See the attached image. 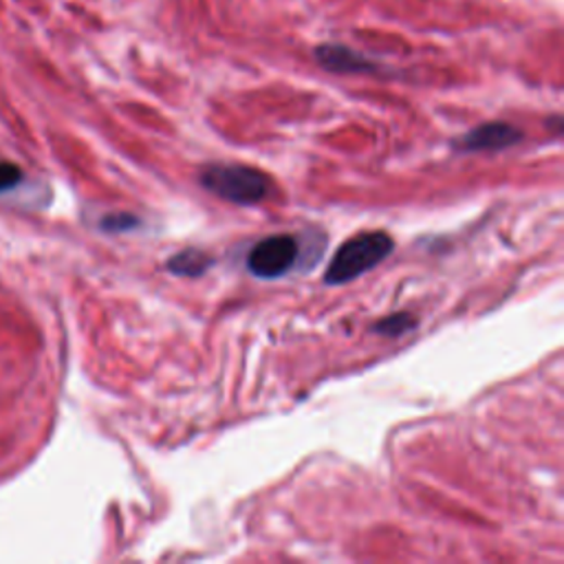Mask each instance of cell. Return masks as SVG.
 Here are the masks:
<instances>
[{
  "mask_svg": "<svg viewBox=\"0 0 564 564\" xmlns=\"http://www.w3.org/2000/svg\"><path fill=\"white\" fill-rule=\"evenodd\" d=\"M392 248L394 243L386 231H364L349 238L327 267L325 283L344 285L360 278L362 274L375 270L392 252Z\"/></svg>",
  "mask_w": 564,
  "mask_h": 564,
  "instance_id": "obj_1",
  "label": "cell"
},
{
  "mask_svg": "<svg viewBox=\"0 0 564 564\" xmlns=\"http://www.w3.org/2000/svg\"><path fill=\"white\" fill-rule=\"evenodd\" d=\"M201 186L218 199L236 205H254L270 197L272 181L256 168L238 164H216L201 173Z\"/></svg>",
  "mask_w": 564,
  "mask_h": 564,
  "instance_id": "obj_2",
  "label": "cell"
},
{
  "mask_svg": "<svg viewBox=\"0 0 564 564\" xmlns=\"http://www.w3.org/2000/svg\"><path fill=\"white\" fill-rule=\"evenodd\" d=\"M300 256L298 238L289 234L267 236L252 248L248 256V270L263 280H274L287 274Z\"/></svg>",
  "mask_w": 564,
  "mask_h": 564,
  "instance_id": "obj_3",
  "label": "cell"
},
{
  "mask_svg": "<svg viewBox=\"0 0 564 564\" xmlns=\"http://www.w3.org/2000/svg\"><path fill=\"white\" fill-rule=\"evenodd\" d=\"M523 139V133L505 122H488L482 126L472 128L461 139H456V148L465 152H480V150H503Z\"/></svg>",
  "mask_w": 564,
  "mask_h": 564,
  "instance_id": "obj_4",
  "label": "cell"
},
{
  "mask_svg": "<svg viewBox=\"0 0 564 564\" xmlns=\"http://www.w3.org/2000/svg\"><path fill=\"white\" fill-rule=\"evenodd\" d=\"M315 62L325 68V71H331V73H340V75H347V73H375L377 71V64L351 49V47H344V45H319L315 51Z\"/></svg>",
  "mask_w": 564,
  "mask_h": 564,
  "instance_id": "obj_5",
  "label": "cell"
},
{
  "mask_svg": "<svg viewBox=\"0 0 564 564\" xmlns=\"http://www.w3.org/2000/svg\"><path fill=\"white\" fill-rule=\"evenodd\" d=\"M166 267H168V272L175 274V276L197 278V276L205 274V272L212 267V259H210L205 252L190 248V250H184V252H179L177 256H173Z\"/></svg>",
  "mask_w": 564,
  "mask_h": 564,
  "instance_id": "obj_6",
  "label": "cell"
},
{
  "mask_svg": "<svg viewBox=\"0 0 564 564\" xmlns=\"http://www.w3.org/2000/svg\"><path fill=\"white\" fill-rule=\"evenodd\" d=\"M415 327V317L409 313H394L384 317L381 322L373 327L377 334L388 336V338H397V336H404L406 331H411Z\"/></svg>",
  "mask_w": 564,
  "mask_h": 564,
  "instance_id": "obj_7",
  "label": "cell"
},
{
  "mask_svg": "<svg viewBox=\"0 0 564 564\" xmlns=\"http://www.w3.org/2000/svg\"><path fill=\"white\" fill-rule=\"evenodd\" d=\"M139 225V218L133 216V214H109L104 221H102V229L104 231H130Z\"/></svg>",
  "mask_w": 564,
  "mask_h": 564,
  "instance_id": "obj_8",
  "label": "cell"
},
{
  "mask_svg": "<svg viewBox=\"0 0 564 564\" xmlns=\"http://www.w3.org/2000/svg\"><path fill=\"white\" fill-rule=\"evenodd\" d=\"M23 181V173L18 166L8 164V161H0V192H8L16 188Z\"/></svg>",
  "mask_w": 564,
  "mask_h": 564,
  "instance_id": "obj_9",
  "label": "cell"
}]
</instances>
